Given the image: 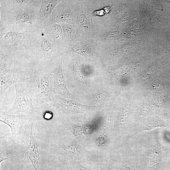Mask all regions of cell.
I'll return each instance as SVG.
<instances>
[{
    "label": "cell",
    "mask_w": 170,
    "mask_h": 170,
    "mask_svg": "<svg viewBox=\"0 0 170 170\" xmlns=\"http://www.w3.org/2000/svg\"><path fill=\"white\" fill-rule=\"evenodd\" d=\"M59 45L42 28L29 32L15 55L26 68L48 69L60 57Z\"/></svg>",
    "instance_id": "1"
},
{
    "label": "cell",
    "mask_w": 170,
    "mask_h": 170,
    "mask_svg": "<svg viewBox=\"0 0 170 170\" xmlns=\"http://www.w3.org/2000/svg\"><path fill=\"white\" fill-rule=\"evenodd\" d=\"M41 0H0V21L6 31L32 33L41 28L37 13Z\"/></svg>",
    "instance_id": "2"
},
{
    "label": "cell",
    "mask_w": 170,
    "mask_h": 170,
    "mask_svg": "<svg viewBox=\"0 0 170 170\" xmlns=\"http://www.w3.org/2000/svg\"><path fill=\"white\" fill-rule=\"evenodd\" d=\"M22 82L36 104L42 105L48 103L55 94L53 79L48 69H26Z\"/></svg>",
    "instance_id": "3"
},
{
    "label": "cell",
    "mask_w": 170,
    "mask_h": 170,
    "mask_svg": "<svg viewBox=\"0 0 170 170\" xmlns=\"http://www.w3.org/2000/svg\"><path fill=\"white\" fill-rule=\"evenodd\" d=\"M14 86V100L7 113L11 114H25L33 117L35 121H41L42 113L34 106L32 99L22 82L16 83Z\"/></svg>",
    "instance_id": "4"
},
{
    "label": "cell",
    "mask_w": 170,
    "mask_h": 170,
    "mask_svg": "<svg viewBox=\"0 0 170 170\" xmlns=\"http://www.w3.org/2000/svg\"><path fill=\"white\" fill-rule=\"evenodd\" d=\"M34 119L31 117L25 124V130L20 138V150L25 156L35 170H37L39 158L38 145L33 135Z\"/></svg>",
    "instance_id": "5"
},
{
    "label": "cell",
    "mask_w": 170,
    "mask_h": 170,
    "mask_svg": "<svg viewBox=\"0 0 170 170\" xmlns=\"http://www.w3.org/2000/svg\"><path fill=\"white\" fill-rule=\"evenodd\" d=\"M49 103L56 109L59 115L63 117L83 113L92 107L81 104L73 100L62 98L56 94L53 95Z\"/></svg>",
    "instance_id": "6"
},
{
    "label": "cell",
    "mask_w": 170,
    "mask_h": 170,
    "mask_svg": "<svg viewBox=\"0 0 170 170\" xmlns=\"http://www.w3.org/2000/svg\"><path fill=\"white\" fill-rule=\"evenodd\" d=\"M28 33L8 31L0 35V51L15 55L21 48Z\"/></svg>",
    "instance_id": "7"
},
{
    "label": "cell",
    "mask_w": 170,
    "mask_h": 170,
    "mask_svg": "<svg viewBox=\"0 0 170 170\" xmlns=\"http://www.w3.org/2000/svg\"><path fill=\"white\" fill-rule=\"evenodd\" d=\"M31 117L25 114L18 115L9 114L0 108V121L10 127L12 138L15 140H18L20 138L23 125Z\"/></svg>",
    "instance_id": "8"
},
{
    "label": "cell",
    "mask_w": 170,
    "mask_h": 170,
    "mask_svg": "<svg viewBox=\"0 0 170 170\" xmlns=\"http://www.w3.org/2000/svg\"><path fill=\"white\" fill-rule=\"evenodd\" d=\"M60 57L48 70L53 79L55 94L64 96H70L72 95L67 87L66 79L62 69V58Z\"/></svg>",
    "instance_id": "9"
},
{
    "label": "cell",
    "mask_w": 170,
    "mask_h": 170,
    "mask_svg": "<svg viewBox=\"0 0 170 170\" xmlns=\"http://www.w3.org/2000/svg\"><path fill=\"white\" fill-rule=\"evenodd\" d=\"M19 64L15 55L0 51V76L8 73L20 71Z\"/></svg>",
    "instance_id": "10"
},
{
    "label": "cell",
    "mask_w": 170,
    "mask_h": 170,
    "mask_svg": "<svg viewBox=\"0 0 170 170\" xmlns=\"http://www.w3.org/2000/svg\"><path fill=\"white\" fill-rule=\"evenodd\" d=\"M60 0H42L40 8L37 13V19L41 28L46 25L52 11Z\"/></svg>",
    "instance_id": "11"
},
{
    "label": "cell",
    "mask_w": 170,
    "mask_h": 170,
    "mask_svg": "<svg viewBox=\"0 0 170 170\" xmlns=\"http://www.w3.org/2000/svg\"><path fill=\"white\" fill-rule=\"evenodd\" d=\"M25 70L8 73L0 76V97L3 96L7 89L12 85L22 82L24 76Z\"/></svg>",
    "instance_id": "12"
},
{
    "label": "cell",
    "mask_w": 170,
    "mask_h": 170,
    "mask_svg": "<svg viewBox=\"0 0 170 170\" xmlns=\"http://www.w3.org/2000/svg\"><path fill=\"white\" fill-rule=\"evenodd\" d=\"M48 35L60 45L61 44L62 37L60 26L55 23L47 24L43 27Z\"/></svg>",
    "instance_id": "13"
},
{
    "label": "cell",
    "mask_w": 170,
    "mask_h": 170,
    "mask_svg": "<svg viewBox=\"0 0 170 170\" xmlns=\"http://www.w3.org/2000/svg\"><path fill=\"white\" fill-rule=\"evenodd\" d=\"M40 111L42 113L41 120H44L46 121H49L53 118V114L50 110H46L43 112Z\"/></svg>",
    "instance_id": "14"
},
{
    "label": "cell",
    "mask_w": 170,
    "mask_h": 170,
    "mask_svg": "<svg viewBox=\"0 0 170 170\" xmlns=\"http://www.w3.org/2000/svg\"><path fill=\"white\" fill-rule=\"evenodd\" d=\"M95 99L98 103L103 104L106 99L105 93L101 92L97 94L95 96Z\"/></svg>",
    "instance_id": "15"
},
{
    "label": "cell",
    "mask_w": 170,
    "mask_h": 170,
    "mask_svg": "<svg viewBox=\"0 0 170 170\" xmlns=\"http://www.w3.org/2000/svg\"><path fill=\"white\" fill-rule=\"evenodd\" d=\"M6 31V29L2 23L0 21V35L5 32Z\"/></svg>",
    "instance_id": "16"
},
{
    "label": "cell",
    "mask_w": 170,
    "mask_h": 170,
    "mask_svg": "<svg viewBox=\"0 0 170 170\" xmlns=\"http://www.w3.org/2000/svg\"><path fill=\"white\" fill-rule=\"evenodd\" d=\"M6 170H21L18 167H14L11 165L8 167Z\"/></svg>",
    "instance_id": "17"
},
{
    "label": "cell",
    "mask_w": 170,
    "mask_h": 170,
    "mask_svg": "<svg viewBox=\"0 0 170 170\" xmlns=\"http://www.w3.org/2000/svg\"><path fill=\"white\" fill-rule=\"evenodd\" d=\"M80 170H88V169H86L85 168H81L80 169Z\"/></svg>",
    "instance_id": "18"
}]
</instances>
